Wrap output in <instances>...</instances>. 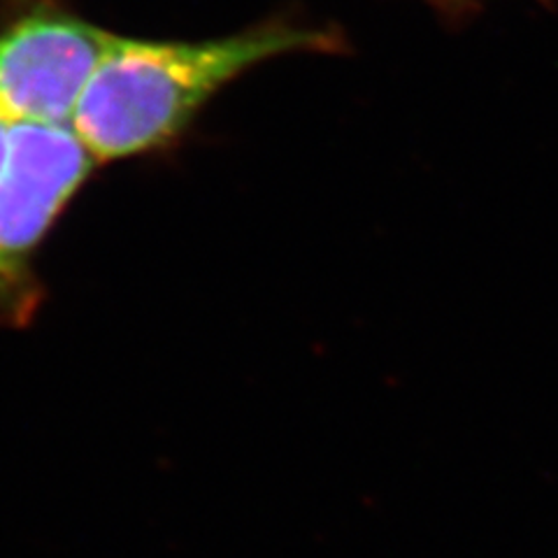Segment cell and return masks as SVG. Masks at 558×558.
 I'll return each mask as SVG.
<instances>
[{
    "instance_id": "277c9868",
    "label": "cell",
    "mask_w": 558,
    "mask_h": 558,
    "mask_svg": "<svg viewBox=\"0 0 558 558\" xmlns=\"http://www.w3.org/2000/svg\"><path fill=\"white\" fill-rule=\"evenodd\" d=\"M12 135H14V126H10L8 121L0 119V172L5 170V166H8V161H10Z\"/></svg>"
},
{
    "instance_id": "6da1fadb",
    "label": "cell",
    "mask_w": 558,
    "mask_h": 558,
    "mask_svg": "<svg viewBox=\"0 0 558 558\" xmlns=\"http://www.w3.org/2000/svg\"><path fill=\"white\" fill-rule=\"evenodd\" d=\"M330 28L270 22L217 40H137L117 35L70 129L98 163L174 143L226 84L295 51H338Z\"/></svg>"
},
{
    "instance_id": "7a4b0ae2",
    "label": "cell",
    "mask_w": 558,
    "mask_h": 558,
    "mask_svg": "<svg viewBox=\"0 0 558 558\" xmlns=\"http://www.w3.org/2000/svg\"><path fill=\"white\" fill-rule=\"evenodd\" d=\"M96 166L70 126H14L0 172V326H22L38 310L35 256Z\"/></svg>"
},
{
    "instance_id": "3957f363",
    "label": "cell",
    "mask_w": 558,
    "mask_h": 558,
    "mask_svg": "<svg viewBox=\"0 0 558 558\" xmlns=\"http://www.w3.org/2000/svg\"><path fill=\"white\" fill-rule=\"evenodd\" d=\"M117 35L63 12H33L0 31V119L70 126Z\"/></svg>"
}]
</instances>
